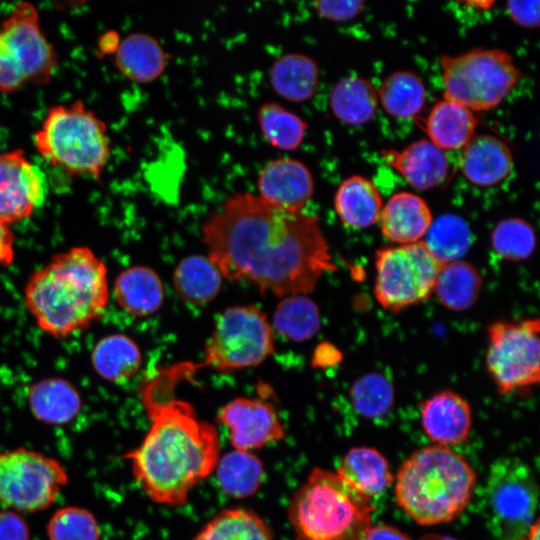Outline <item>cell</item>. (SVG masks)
<instances>
[{
    "label": "cell",
    "instance_id": "obj_1",
    "mask_svg": "<svg viewBox=\"0 0 540 540\" xmlns=\"http://www.w3.org/2000/svg\"><path fill=\"white\" fill-rule=\"evenodd\" d=\"M208 258L221 275L277 296L306 295L336 269L317 217L236 193L203 226Z\"/></svg>",
    "mask_w": 540,
    "mask_h": 540
},
{
    "label": "cell",
    "instance_id": "obj_2",
    "mask_svg": "<svg viewBox=\"0 0 540 540\" xmlns=\"http://www.w3.org/2000/svg\"><path fill=\"white\" fill-rule=\"evenodd\" d=\"M195 372L192 363H178L158 370L140 389L150 427L140 445L123 457L140 489L157 504L184 505L220 458L216 427L174 394L176 384Z\"/></svg>",
    "mask_w": 540,
    "mask_h": 540
},
{
    "label": "cell",
    "instance_id": "obj_3",
    "mask_svg": "<svg viewBox=\"0 0 540 540\" xmlns=\"http://www.w3.org/2000/svg\"><path fill=\"white\" fill-rule=\"evenodd\" d=\"M105 263L86 246L54 255L24 287V304L37 326L62 339L99 320L109 303Z\"/></svg>",
    "mask_w": 540,
    "mask_h": 540
},
{
    "label": "cell",
    "instance_id": "obj_4",
    "mask_svg": "<svg viewBox=\"0 0 540 540\" xmlns=\"http://www.w3.org/2000/svg\"><path fill=\"white\" fill-rule=\"evenodd\" d=\"M476 474L465 457L447 446L412 453L396 476L397 504L420 525L447 523L470 502Z\"/></svg>",
    "mask_w": 540,
    "mask_h": 540
},
{
    "label": "cell",
    "instance_id": "obj_5",
    "mask_svg": "<svg viewBox=\"0 0 540 540\" xmlns=\"http://www.w3.org/2000/svg\"><path fill=\"white\" fill-rule=\"evenodd\" d=\"M373 510L337 471L314 467L293 495L288 519L297 540H365Z\"/></svg>",
    "mask_w": 540,
    "mask_h": 540
},
{
    "label": "cell",
    "instance_id": "obj_6",
    "mask_svg": "<svg viewBox=\"0 0 540 540\" xmlns=\"http://www.w3.org/2000/svg\"><path fill=\"white\" fill-rule=\"evenodd\" d=\"M34 144L50 166L96 181L111 154L106 123L81 100L50 107L34 134Z\"/></svg>",
    "mask_w": 540,
    "mask_h": 540
},
{
    "label": "cell",
    "instance_id": "obj_7",
    "mask_svg": "<svg viewBox=\"0 0 540 540\" xmlns=\"http://www.w3.org/2000/svg\"><path fill=\"white\" fill-rule=\"evenodd\" d=\"M58 55L44 34L37 8L16 3L0 24V93L50 82Z\"/></svg>",
    "mask_w": 540,
    "mask_h": 540
},
{
    "label": "cell",
    "instance_id": "obj_8",
    "mask_svg": "<svg viewBox=\"0 0 540 540\" xmlns=\"http://www.w3.org/2000/svg\"><path fill=\"white\" fill-rule=\"evenodd\" d=\"M440 67L444 98L473 112L497 107L521 77L511 54L502 49L474 48L459 55H443Z\"/></svg>",
    "mask_w": 540,
    "mask_h": 540
},
{
    "label": "cell",
    "instance_id": "obj_9",
    "mask_svg": "<svg viewBox=\"0 0 540 540\" xmlns=\"http://www.w3.org/2000/svg\"><path fill=\"white\" fill-rule=\"evenodd\" d=\"M538 484L523 460L501 457L488 471L483 493L485 523L497 540H519L536 520Z\"/></svg>",
    "mask_w": 540,
    "mask_h": 540
},
{
    "label": "cell",
    "instance_id": "obj_10",
    "mask_svg": "<svg viewBox=\"0 0 540 540\" xmlns=\"http://www.w3.org/2000/svg\"><path fill=\"white\" fill-rule=\"evenodd\" d=\"M441 265L422 240L379 249L375 255L376 300L385 310L397 313L428 299Z\"/></svg>",
    "mask_w": 540,
    "mask_h": 540
},
{
    "label": "cell",
    "instance_id": "obj_11",
    "mask_svg": "<svg viewBox=\"0 0 540 540\" xmlns=\"http://www.w3.org/2000/svg\"><path fill=\"white\" fill-rule=\"evenodd\" d=\"M60 461L42 452L19 447L0 452V506L18 513L49 508L67 485Z\"/></svg>",
    "mask_w": 540,
    "mask_h": 540
},
{
    "label": "cell",
    "instance_id": "obj_12",
    "mask_svg": "<svg viewBox=\"0 0 540 540\" xmlns=\"http://www.w3.org/2000/svg\"><path fill=\"white\" fill-rule=\"evenodd\" d=\"M274 344L272 328L260 309L229 307L216 321L203 365L222 373L254 367L274 352Z\"/></svg>",
    "mask_w": 540,
    "mask_h": 540
},
{
    "label": "cell",
    "instance_id": "obj_13",
    "mask_svg": "<svg viewBox=\"0 0 540 540\" xmlns=\"http://www.w3.org/2000/svg\"><path fill=\"white\" fill-rule=\"evenodd\" d=\"M540 321L499 320L487 329L486 370L502 395L525 390L540 380Z\"/></svg>",
    "mask_w": 540,
    "mask_h": 540
},
{
    "label": "cell",
    "instance_id": "obj_14",
    "mask_svg": "<svg viewBox=\"0 0 540 540\" xmlns=\"http://www.w3.org/2000/svg\"><path fill=\"white\" fill-rule=\"evenodd\" d=\"M47 194L45 173L22 150L0 154V220L10 225L30 217Z\"/></svg>",
    "mask_w": 540,
    "mask_h": 540
},
{
    "label": "cell",
    "instance_id": "obj_15",
    "mask_svg": "<svg viewBox=\"0 0 540 540\" xmlns=\"http://www.w3.org/2000/svg\"><path fill=\"white\" fill-rule=\"evenodd\" d=\"M217 421L229 429V439L236 450L252 452L286 437L275 406L261 398L231 400L219 410Z\"/></svg>",
    "mask_w": 540,
    "mask_h": 540
},
{
    "label": "cell",
    "instance_id": "obj_16",
    "mask_svg": "<svg viewBox=\"0 0 540 540\" xmlns=\"http://www.w3.org/2000/svg\"><path fill=\"white\" fill-rule=\"evenodd\" d=\"M259 197L287 211H302L314 194V179L301 161L281 157L268 161L257 178Z\"/></svg>",
    "mask_w": 540,
    "mask_h": 540
},
{
    "label": "cell",
    "instance_id": "obj_17",
    "mask_svg": "<svg viewBox=\"0 0 540 540\" xmlns=\"http://www.w3.org/2000/svg\"><path fill=\"white\" fill-rule=\"evenodd\" d=\"M422 428L435 445L460 444L468 438L472 426L470 404L451 390L439 391L420 406Z\"/></svg>",
    "mask_w": 540,
    "mask_h": 540
},
{
    "label": "cell",
    "instance_id": "obj_18",
    "mask_svg": "<svg viewBox=\"0 0 540 540\" xmlns=\"http://www.w3.org/2000/svg\"><path fill=\"white\" fill-rule=\"evenodd\" d=\"M381 156L388 166L418 190L439 186L449 170L445 152L428 139L415 141L402 149H383Z\"/></svg>",
    "mask_w": 540,
    "mask_h": 540
},
{
    "label": "cell",
    "instance_id": "obj_19",
    "mask_svg": "<svg viewBox=\"0 0 540 540\" xmlns=\"http://www.w3.org/2000/svg\"><path fill=\"white\" fill-rule=\"evenodd\" d=\"M510 147L491 134L474 135L462 148L461 171L476 186L488 187L505 180L513 169Z\"/></svg>",
    "mask_w": 540,
    "mask_h": 540
},
{
    "label": "cell",
    "instance_id": "obj_20",
    "mask_svg": "<svg viewBox=\"0 0 540 540\" xmlns=\"http://www.w3.org/2000/svg\"><path fill=\"white\" fill-rule=\"evenodd\" d=\"M378 221L386 239L396 245H404L421 241L433 222V216L422 197L398 192L383 205Z\"/></svg>",
    "mask_w": 540,
    "mask_h": 540
},
{
    "label": "cell",
    "instance_id": "obj_21",
    "mask_svg": "<svg viewBox=\"0 0 540 540\" xmlns=\"http://www.w3.org/2000/svg\"><path fill=\"white\" fill-rule=\"evenodd\" d=\"M112 55L118 71L128 80L140 84L158 79L169 58L157 39L142 32L120 39Z\"/></svg>",
    "mask_w": 540,
    "mask_h": 540
},
{
    "label": "cell",
    "instance_id": "obj_22",
    "mask_svg": "<svg viewBox=\"0 0 540 540\" xmlns=\"http://www.w3.org/2000/svg\"><path fill=\"white\" fill-rule=\"evenodd\" d=\"M27 400L35 418L48 425L68 424L82 409L80 392L61 377H48L31 384Z\"/></svg>",
    "mask_w": 540,
    "mask_h": 540
},
{
    "label": "cell",
    "instance_id": "obj_23",
    "mask_svg": "<svg viewBox=\"0 0 540 540\" xmlns=\"http://www.w3.org/2000/svg\"><path fill=\"white\" fill-rule=\"evenodd\" d=\"M113 293L125 312L138 317L154 314L164 300L160 277L146 266H133L122 271L115 279Z\"/></svg>",
    "mask_w": 540,
    "mask_h": 540
},
{
    "label": "cell",
    "instance_id": "obj_24",
    "mask_svg": "<svg viewBox=\"0 0 540 540\" xmlns=\"http://www.w3.org/2000/svg\"><path fill=\"white\" fill-rule=\"evenodd\" d=\"M334 207L340 221L349 228L362 229L378 222L383 208L376 186L361 175H352L341 182Z\"/></svg>",
    "mask_w": 540,
    "mask_h": 540
},
{
    "label": "cell",
    "instance_id": "obj_25",
    "mask_svg": "<svg viewBox=\"0 0 540 540\" xmlns=\"http://www.w3.org/2000/svg\"><path fill=\"white\" fill-rule=\"evenodd\" d=\"M476 126L473 111L444 98L431 108L424 128L428 140L445 151L463 148L474 136Z\"/></svg>",
    "mask_w": 540,
    "mask_h": 540
},
{
    "label": "cell",
    "instance_id": "obj_26",
    "mask_svg": "<svg viewBox=\"0 0 540 540\" xmlns=\"http://www.w3.org/2000/svg\"><path fill=\"white\" fill-rule=\"evenodd\" d=\"M269 82L280 97L295 103L305 102L314 96L318 88V65L304 54L282 55L270 68Z\"/></svg>",
    "mask_w": 540,
    "mask_h": 540
},
{
    "label": "cell",
    "instance_id": "obj_27",
    "mask_svg": "<svg viewBox=\"0 0 540 540\" xmlns=\"http://www.w3.org/2000/svg\"><path fill=\"white\" fill-rule=\"evenodd\" d=\"M95 372L106 381L121 383L135 376L142 365L137 343L125 334L102 337L91 351Z\"/></svg>",
    "mask_w": 540,
    "mask_h": 540
},
{
    "label": "cell",
    "instance_id": "obj_28",
    "mask_svg": "<svg viewBox=\"0 0 540 540\" xmlns=\"http://www.w3.org/2000/svg\"><path fill=\"white\" fill-rule=\"evenodd\" d=\"M337 472L370 499L382 494L393 482L387 459L373 447L351 448Z\"/></svg>",
    "mask_w": 540,
    "mask_h": 540
},
{
    "label": "cell",
    "instance_id": "obj_29",
    "mask_svg": "<svg viewBox=\"0 0 540 540\" xmlns=\"http://www.w3.org/2000/svg\"><path fill=\"white\" fill-rule=\"evenodd\" d=\"M378 104V94L373 84L356 75L340 79L330 94L333 114L348 125L370 122L377 113Z\"/></svg>",
    "mask_w": 540,
    "mask_h": 540
},
{
    "label": "cell",
    "instance_id": "obj_30",
    "mask_svg": "<svg viewBox=\"0 0 540 540\" xmlns=\"http://www.w3.org/2000/svg\"><path fill=\"white\" fill-rule=\"evenodd\" d=\"M178 296L192 305H205L220 291L222 275L208 258L188 256L180 261L173 274Z\"/></svg>",
    "mask_w": 540,
    "mask_h": 540
},
{
    "label": "cell",
    "instance_id": "obj_31",
    "mask_svg": "<svg viewBox=\"0 0 540 540\" xmlns=\"http://www.w3.org/2000/svg\"><path fill=\"white\" fill-rule=\"evenodd\" d=\"M214 471L220 489L236 499L253 496L265 474L263 463L255 454L236 449L221 456Z\"/></svg>",
    "mask_w": 540,
    "mask_h": 540
},
{
    "label": "cell",
    "instance_id": "obj_32",
    "mask_svg": "<svg viewBox=\"0 0 540 540\" xmlns=\"http://www.w3.org/2000/svg\"><path fill=\"white\" fill-rule=\"evenodd\" d=\"M481 288L482 278L477 268L456 260L441 265L434 292L444 307L460 312L476 302Z\"/></svg>",
    "mask_w": 540,
    "mask_h": 540
},
{
    "label": "cell",
    "instance_id": "obj_33",
    "mask_svg": "<svg viewBox=\"0 0 540 540\" xmlns=\"http://www.w3.org/2000/svg\"><path fill=\"white\" fill-rule=\"evenodd\" d=\"M266 521L254 511L234 507L220 511L193 540H273Z\"/></svg>",
    "mask_w": 540,
    "mask_h": 540
},
{
    "label": "cell",
    "instance_id": "obj_34",
    "mask_svg": "<svg viewBox=\"0 0 540 540\" xmlns=\"http://www.w3.org/2000/svg\"><path fill=\"white\" fill-rule=\"evenodd\" d=\"M384 110L400 119L415 118L426 104L427 92L421 78L411 71H396L377 91Z\"/></svg>",
    "mask_w": 540,
    "mask_h": 540
},
{
    "label": "cell",
    "instance_id": "obj_35",
    "mask_svg": "<svg viewBox=\"0 0 540 540\" xmlns=\"http://www.w3.org/2000/svg\"><path fill=\"white\" fill-rule=\"evenodd\" d=\"M320 323L317 305L307 296L300 294L284 297L273 314L276 331L294 342L312 338L320 329Z\"/></svg>",
    "mask_w": 540,
    "mask_h": 540
},
{
    "label": "cell",
    "instance_id": "obj_36",
    "mask_svg": "<svg viewBox=\"0 0 540 540\" xmlns=\"http://www.w3.org/2000/svg\"><path fill=\"white\" fill-rule=\"evenodd\" d=\"M260 131L267 142L281 150L297 149L305 136L306 122L276 102H265L257 111Z\"/></svg>",
    "mask_w": 540,
    "mask_h": 540
},
{
    "label": "cell",
    "instance_id": "obj_37",
    "mask_svg": "<svg viewBox=\"0 0 540 540\" xmlns=\"http://www.w3.org/2000/svg\"><path fill=\"white\" fill-rule=\"evenodd\" d=\"M432 255L441 263L459 260L472 243L468 223L457 215L447 214L433 220L423 241Z\"/></svg>",
    "mask_w": 540,
    "mask_h": 540
},
{
    "label": "cell",
    "instance_id": "obj_38",
    "mask_svg": "<svg viewBox=\"0 0 540 540\" xmlns=\"http://www.w3.org/2000/svg\"><path fill=\"white\" fill-rule=\"evenodd\" d=\"M394 395L391 379L380 372L359 377L350 388V400L354 409L370 419L388 414L394 403Z\"/></svg>",
    "mask_w": 540,
    "mask_h": 540
},
{
    "label": "cell",
    "instance_id": "obj_39",
    "mask_svg": "<svg viewBox=\"0 0 540 540\" xmlns=\"http://www.w3.org/2000/svg\"><path fill=\"white\" fill-rule=\"evenodd\" d=\"M491 245L494 252L509 261L528 258L536 246L532 226L524 219L510 217L501 220L492 230Z\"/></svg>",
    "mask_w": 540,
    "mask_h": 540
},
{
    "label": "cell",
    "instance_id": "obj_40",
    "mask_svg": "<svg viewBox=\"0 0 540 540\" xmlns=\"http://www.w3.org/2000/svg\"><path fill=\"white\" fill-rule=\"evenodd\" d=\"M48 540H100L94 514L82 507L66 506L54 512L46 527Z\"/></svg>",
    "mask_w": 540,
    "mask_h": 540
},
{
    "label": "cell",
    "instance_id": "obj_41",
    "mask_svg": "<svg viewBox=\"0 0 540 540\" xmlns=\"http://www.w3.org/2000/svg\"><path fill=\"white\" fill-rule=\"evenodd\" d=\"M318 15L330 21H348L358 16L364 2L355 1H316L313 3Z\"/></svg>",
    "mask_w": 540,
    "mask_h": 540
},
{
    "label": "cell",
    "instance_id": "obj_42",
    "mask_svg": "<svg viewBox=\"0 0 540 540\" xmlns=\"http://www.w3.org/2000/svg\"><path fill=\"white\" fill-rule=\"evenodd\" d=\"M30 528L21 513L0 509V540H30Z\"/></svg>",
    "mask_w": 540,
    "mask_h": 540
},
{
    "label": "cell",
    "instance_id": "obj_43",
    "mask_svg": "<svg viewBox=\"0 0 540 540\" xmlns=\"http://www.w3.org/2000/svg\"><path fill=\"white\" fill-rule=\"evenodd\" d=\"M506 10L512 20L522 27L539 26V1H508Z\"/></svg>",
    "mask_w": 540,
    "mask_h": 540
},
{
    "label": "cell",
    "instance_id": "obj_44",
    "mask_svg": "<svg viewBox=\"0 0 540 540\" xmlns=\"http://www.w3.org/2000/svg\"><path fill=\"white\" fill-rule=\"evenodd\" d=\"M15 259V236L10 225L0 220V265L9 266Z\"/></svg>",
    "mask_w": 540,
    "mask_h": 540
},
{
    "label": "cell",
    "instance_id": "obj_45",
    "mask_svg": "<svg viewBox=\"0 0 540 540\" xmlns=\"http://www.w3.org/2000/svg\"><path fill=\"white\" fill-rule=\"evenodd\" d=\"M365 540H411L409 536L400 529L391 525L372 526Z\"/></svg>",
    "mask_w": 540,
    "mask_h": 540
},
{
    "label": "cell",
    "instance_id": "obj_46",
    "mask_svg": "<svg viewBox=\"0 0 540 540\" xmlns=\"http://www.w3.org/2000/svg\"><path fill=\"white\" fill-rule=\"evenodd\" d=\"M119 41L120 38L117 33L108 32L100 40V50L106 54H113Z\"/></svg>",
    "mask_w": 540,
    "mask_h": 540
},
{
    "label": "cell",
    "instance_id": "obj_47",
    "mask_svg": "<svg viewBox=\"0 0 540 540\" xmlns=\"http://www.w3.org/2000/svg\"><path fill=\"white\" fill-rule=\"evenodd\" d=\"M540 525L539 519L533 522L528 531L519 540H539Z\"/></svg>",
    "mask_w": 540,
    "mask_h": 540
},
{
    "label": "cell",
    "instance_id": "obj_48",
    "mask_svg": "<svg viewBox=\"0 0 540 540\" xmlns=\"http://www.w3.org/2000/svg\"><path fill=\"white\" fill-rule=\"evenodd\" d=\"M419 540H458V539L448 536V535L429 533L420 537Z\"/></svg>",
    "mask_w": 540,
    "mask_h": 540
}]
</instances>
